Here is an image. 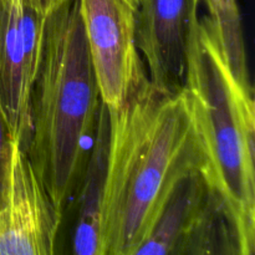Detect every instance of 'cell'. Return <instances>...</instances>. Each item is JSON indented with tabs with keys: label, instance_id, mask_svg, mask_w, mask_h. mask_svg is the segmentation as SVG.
<instances>
[{
	"label": "cell",
	"instance_id": "cell-2",
	"mask_svg": "<svg viewBox=\"0 0 255 255\" xmlns=\"http://www.w3.org/2000/svg\"><path fill=\"white\" fill-rule=\"evenodd\" d=\"M183 94L203 154L201 174L219 197L239 255L255 252V104L247 60L229 52L218 29L197 12Z\"/></svg>",
	"mask_w": 255,
	"mask_h": 255
},
{
	"label": "cell",
	"instance_id": "cell-6",
	"mask_svg": "<svg viewBox=\"0 0 255 255\" xmlns=\"http://www.w3.org/2000/svg\"><path fill=\"white\" fill-rule=\"evenodd\" d=\"M90 60L107 110L121 106L147 80L136 42V10L125 0H77Z\"/></svg>",
	"mask_w": 255,
	"mask_h": 255
},
{
	"label": "cell",
	"instance_id": "cell-4",
	"mask_svg": "<svg viewBox=\"0 0 255 255\" xmlns=\"http://www.w3.org/2000/svg\"><path fill=\"white\" fill-rule=\"evenodd\" d=\"M62 211L19 138H7L0 172V255H52Z\"/></svg>",
	"mask_w": 255,
	"mask_h": 255
},
{
	"label": "cell",
	"instance_id": "cell-11",
	"mask_svg": "<svg viewBox=\"0 0 255 255\" xmlns=\"http://www.w3.org/2000/svg\"><path fill=\"white\" fill-rule=\"evenodd\" d=\"M69 0H24L25 4L41 16L47 17L51 12L66 4Z\"/></svg>",
	"mask_w": 255,
	"mask_h": 255
},
{
	"label": "cell",
	"instance_id": "cell-9",
	"mask_svg": "<svg viewBox=\"0 0 255 255\" xmlns=\"http://www.w3.org/2000/svg\"><path fill=\"white\" fill-rule=\"evenodd\" d=\"M107 162V109L101 105L96 132L81 182L72 252L77 255H101V221Z\"/></svg>",
	"mask_w": 255,
	"mask_h": 255
},
{
	"label": "cell",
	"instance_id": "cell-12",
	"mask_svg": "<svg viewBox=\"0 0 255 255\" xmlns=\"http://www.w3.org/2000/svg\"><path fill=\"white\" fill-rule=\"evenodd\" d=\"M6 144H7V136L5 132L4 124H2L1 115H0V172H1L2 161H4L5 152H6Z\"/></svg>",
	"mask_w": 255,
	"mask_h": 255
},
{
	"label": "cell",
	"instance_id": "cell-8",
	"mask_svg": "<svg viewBox=\"0 0 255 255\" xmlns=\"http://www.w3.org/2000/svg\"><path fill=\"white\" fill-rule=\"evenodd\" d=\"M199 0H139L136 42L147 79L161 91L183 90L187 50Z\"/></svg>",
	"mask_w": 255,
	"mask_h": 255
},
{
	"label": "cell",
	"instance_id": "cell-13",
	"mask_svg": "<svg viewBox=\"0 0 255 255\" xmlns=\"http://www.w3.org/2000/svg\"><path fill=\"white\" fill-rule=\"evenodd\" d=\"M125 1L128 2V4L131 5L134 10H137V7H138V5H139V0H125Z\"/></svg>",
	"mask_w": 255,
	"mask_h": 255
},
{
	"label": "cell",
	"instance_id": "cell-5",
	"mask_svg": "<svg viewBox=\"0 0 255 255\" xmlns=\"http://www.w3.org/2000/svg\"><path fill=\"white\" fill-rule=\"evenodd\" d=\"M139 254L239 255L223 203L201 172L177 184Z\"/></svg>",
	"mask_w": 255,
	"mask_h": 255
},
{
	"label": "cell",
	"instance_id": "cell-10",
	"mask_svg": "<svg viewBox=\"0 0 255 255\" xmlns=\"http://www.w3.org/2000/svg\"><path fill=\"white\" fill-rule=\"evenodd\" d=\"M206 4L207 15L219 26L228 27L241 26V12L237 0H199Z\"/></svg>",
	"mask_w": 255,
	"mask_h": 255
},
{
	"label": "cell",
	"instance_id": "cell-7",
	"mask_svg": "<svg viewBox=\"0 0 255 255\" xmlns=\"http://www.w3.org/2000/svg\"><path fill=\"white\" fill-rule=\"evenodd\" d=\"M46 19L24 0H0V115L7 138H19L25 147Z\"/></svg>",
	"mask_w": 255,
	"mask_h": 255
},
{
	"label": "cell",
	"instance_id": "cell-1",
	"mask_svg": "<svg viewBox=\"0 0 255 255\" xmlns=\"http://www.w3.org/2000/svg\"><path fill=\"white\" fill-rule=\"evenodd\" d=\"M202 167L183 91H161L147 79L107 110L101 255L136 254L177 184Z\"/></svg>",
	"mask_w": 255,
	"mask_h": 255
},
{
	"label": "cell",
	"instance_id": "cell-3",
	"mask_svg": "<svg viewBox=\"0 0 255 255\" xmlns=\"http://www.w3.org/2000/svg\"><path fill=\"white\" fill-rule=\"evenodd\" d=\"M101 105L79 2L69 0L46 19L25 147L61 211L81 184Z\"/></svg>",
	"mask_w": 255,
	"mask_h": 255
}]
</instances>
